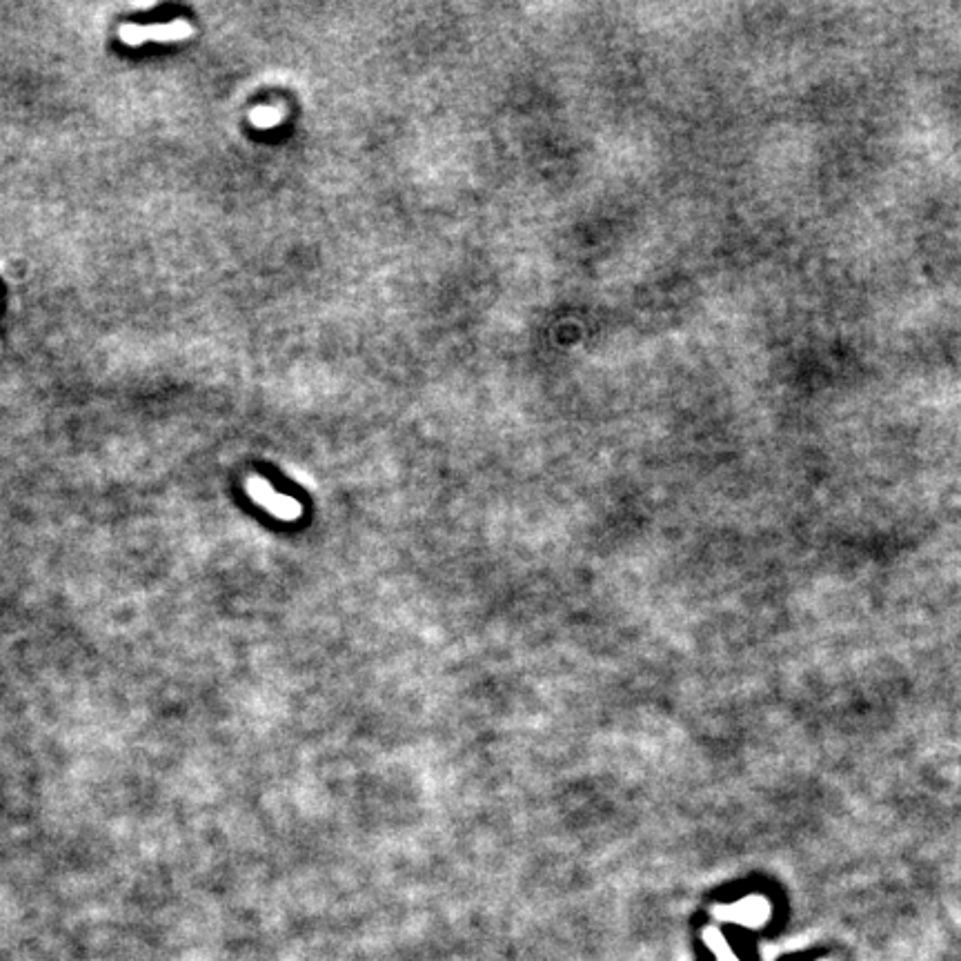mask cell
<instances>
[{
	"label": "cell",
	"mask_w": 961,
	"mask_h": 961,
	"mask_svg": "<svg viewBox=\"0 0 961 961\" xmlns=\"http://www.w3.org/2000/svg\"><path fill=\"white\" fill-rule=\"evenodd\" d=\"M194 34V27L178 18V21L170 25H152V27H141V25H125L121 27V41L125 45H143V43H172V41H185Z\"/></svg>",
	"instance_id": "obj_1"
},
{
	"label": "cell",
	"mask_w": 961,
	"mask_h": 961,
	"mask_svg": "<svg viewBox=\"0 0 961 961\" xmlns=\"http://www.w3.org/2000/svg\"><path fill=\"white\" fill-rule=\"evenodd\" d=\"M245 488L252 494V499L259 505H263L265 510H270L274 517H279L283 521H294L301 517V505L294 499L285 497V494L276 492L265 479L250 477L245 483Z\"/></svg>",
	"instance_id": "obj_2"
},
{
	"label": "cell",
	"mask_w": 961,
	"mask_h": 961,
	"mask_svg": "<svg viewBox=\"0 0 961 961\" xmlns=\"http://www.w3.org/2000/svg\"><path fill=\"white\" fill-rule=\"evenodd\" d=\"M281 116L283 112L279 107H256L252 112V121L256 127H274L281 121Z\"/></svg>",
	"instance_id": "obj_3"
}]
</instances>
